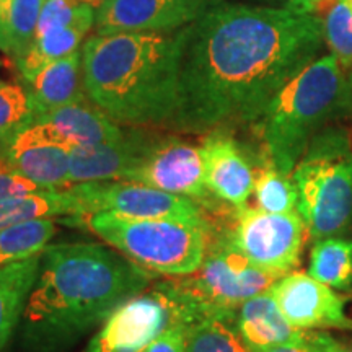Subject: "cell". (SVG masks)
<instances>
[{
	"label": "cell",
	"instance_id": "obj_11",
	"mask_svg": "<svg viewBox=\"0 0 352 352\" xmlns=\"http://www.w3.org/2000/svg\"><path fill=\"white\" fill-rule=\"evenodd\" d=\"M124 135V131L94 103H74L52 109L34 118L7 140L6 147L28 145H59L82 148L114 142Z\"/></svg>",
	"mask_w": 352,
	"mask_h": 352
},
{
	"label": "cell",
	"instance_id": "obj_18",
	"mask_svg": "<svg viewBox=\"0 0 352 352\" xmlns=\"http://www.w3.org/2000/svg\"><path fill=\"white\" fill-rule=\"evenodd\" d=\"M23 82L32 100L34 118L67 104L83 103L88 96L83 87L82 50L44 65Z\"/></svg>",
	"mask_w": 352,
	"mask_h": 352
},
{
	"label": "cell",
	"instance_id": "obj_7",
	"mask_svg": "<svg viewBox=\"0 0 352 352\" xmlns=\"http://www.w3.org/2000/svg\"><path fill=\"white\" fill-rule=\"evenodd\" d=\"M292 179L297 212L315 241L344 233L352 222V144L340 129L320 131L303 153Z\"/></svg>",
	"mask_w": 352,
	"mask_h": 352
},
{
	"label": "cell",
	"instance_id": "obj_40",
	"mask_svg": "<svg viewBox=\"0 0 352 352\" xmlns=\"http://www.w3.org/2000/svg\"><path fill=\"white\" fill-rule=\"evenodd\" d=\"M344 352H352V342H351V346L344 347Z\"/></svg>",
	"mask_w": 352,
	"mask_h": 352
},
{
	"label": "cell",
	"instance_id": "obj_23",
	"mask_svg": "<svg viewBox=\"0 0 352 352\" xmlns=\"http://www.w3.org/2000/svg\"><path fill=\"white\" fill-rule=\"evenodd\" d=\"M308 274L338 290L352 289V241L331 236L316 240Z\"/></svg>",
	"mask_w": 352,
	"mask_h": 352
},
{
	"label": "cell",
	"instance_id": "obj_14",
	"mask_svg": "<svg viewBox=\"0 0 352 352\" xmlns=\"http://www.w3.org/2000/svg\"><path fill=\"white\" fill-rule=\"evenodd\" d=\"M215 3L219 0H103L95 12L96 34L176 32Z\"/></svg>",
	"mask_w": 352,
	"mask_h": 352
},
{
	"label": "cell",
	"instance_id": "obj_1",
	"mask_svg": "<svg viewBox=\"0 0 352 352\" xmlns=\"http://www.w3.org/2000/svg\"><path fill=\"white\" fill-rule=\"evenodd\" d=\"M323 44V21L314 10L215 3L188 26L166 127L208 134L254 122Z\"/></svg>",
	"mask_w": 352,
	"mask_h": 352
},
{
	"label": "cell",
	"instance_id": "obj_33",
	"mask_svg": "<svg viewBox=\"0 0 352 352\" xmlns=\"http://www.w3.org/2000/svg\"><path fill=\"white\" fill-rule=\"evenodd\" d=\"M188 323L176 321L160 334L144 352H186Z\"/></svg>",
	"mask_w": 352,
	"mask_h": 352
},
{
	"label": "cell",
	"instance_id": "obj_4",
	"mask_svg": "<svg viewBox=\"0 0 352 352\" xmlns=\"http://www.w3.org/2000/svg\"><path fill=\"white\" fill-rule=\"evenodd\" d=\"M346 104L344 70L333 54L316 57L280 88L254 121L263 153L283 173L292 175L311 139Z\"/></svg>",
	"mask_w": 352,
	"mask_h": 352
},
{
	"label": "cell",
	"instance_id": "obj_39",
	"mask_svg": "<svg viewBox=\"0 0 352 352\" xmlns=\"http://www.w3.org/2000/svg\"><path fill=\"white\" fill-rule=\"evenodd\" d=\"M0 166H8L6 158H3V155H2V152H0Z\"/></svg>",
	"mask_w": 352,
	"mask_h": 352
},
{
	"label": "cell",
	"instance_id": "obj_12",
	"mask_svg": "<svg viewBox=\"0 0 352 352\" xmlns=\"http://www.w3.org/2000/svg\"><path fill=\"white\" fill-rule=\"evenodd\" d=\"M127 179L147 184L170 195L189 197L206 206L210 204L214 197L206 184L201 147L176 135H157Z\"/></svg>",
	"mask_w": 352,
	"mask_h": 352
},
{
	"label": "cell",
	"instance_id": "obj_26",
	"mask_svg": "<svg viewBox=\"0 0 352 352\" xmlns=\"http://www.w3.org/2000/svg\"><path fill=\"white\" fill-rule=\"evenodd\" d=\"M186 352H248L235 320L206 316L188 324Z\"/></svg>",
	"mask_w": 352,
	"mask_h": 352
},
{
	"label": "cell",
	"instance_id": "obj_15",
	"mask_svg": "<svg viewBox=\"0 0 352 352\" xmlns=\"http://www.w3.org/2000/svg\"><path fill=\"white\" fill-rule=\"evenodd\" d=\"M201 151L210 195L232 208L245 206L253 195L254 168L243 145L227 129H215L208 132Z\"/></svg>",
	"mask_w": 352,
	"mask_h": 352
},
{
	"label": "cell",
	"instance_id": "obj_38",
	"mask_svg": "<svg viewBox=\"0 0 352 352\" xmlns=\"http://www.w3.org/2000/svg\"><path fill=\"white\" fill-rule=\"evenodd\" d=\"M78 2H83V3H88V6L91 7H96L98 8L101 3H103V0H78Z\"/></svg>",
	"mask_w": 352,
	"mask_h": 352
},
{
	"label": "cell",
	"instance_id": "obj_21",
	"mask_svg": "<svg viewBox=\"0 0 352 352\" xmlns=\"http://www.w3.org/2000/svg\"><path fill=\"white\" fill-rule=\"evenodd\" d=\"M94 23L95 20H83L78 23L64 26V28L52 30V32H47L43 36L34 39L26 54L15 63L23 80L34 76L44 65L78 51L83 36Z\"/></svg>",
	"mask_w": 352,
	"mask_h": 352
},
{
	"label": "cell",
	"instance_id": "obj_5",
	"mask_svg": "<svg viewBox=\"0 0 352 352\" xmlns=\"http://www.w3.org/2000/svg\"><path fill=\"white\" fill-rule=\"evenodd\" d=\"M85 226L126 258L164 276H186L204 261L212 227L209 220L129 219L98 212L67 220Z\"/></svg>",
	"mask_w": 352,
	"mask_h": 352
},
{
	"label": "cell",
	"instance_id": "obj_19",
	"mask_svg": "<svg viewBox=\"0 0 352 352\" xmlns=\"http://www.w3.org/2000/svg\"><path fill=\"white\" fill-rule=\"evenodd\" d=\"M41 254L0 264V351L23 318L26 302L38 279Z\"/></svg>",
	"mask_w": 352,
	"mask_h": 352
},
{
	"label": "cell",
	"instance_id": "obj_37",
	"mask_svg": "<svg viewBox=\"0 0 352 352\" xmlns=\"http://www.w3.org/2000/svg\"><path fill=\"white\" fill-rule=\"evenodd\" d=\"M10 138H12L10 134H6V132H2V131H0V152H2V148L6 147L7 140L10 139Z\"/></svg>",
	"mask_w": 352,
	"mask_h": 352
},
{
	"label": "cell",
	"instance_id": "obj_29",
	"mask_svg": "<svg viewBox=\"0 0 352 352\" xmlns=\"http://www.w3.org/2000/svg\"><path fill=\"white\" fill-rule=\"evenodd\" d=\"M34 120V109L25 87L0 82V131L13 135Z\"/></svg>",
	"mask_w": 352,
	"mask_h": 352
},
{
	"label": "cell",
	"instance_id": "obj_6",
	"mask_svg": "<svg viewBox=\"0 0 352 352\" xmlns=\"http://www.w3.org/2000/svg\"><path fill=\"white\" fill-rule=\"evenodd\" d=\"M279 277L258 267L239 252L226 233L210 232L204 261L195 272L179 279L162 280L164 287L182 308L184 321L206 316L236 320L246 300L267 292Z\"/></svg>",
	"mask_w": 352,
	"mask_h": 352
},
{
	"label": "cell",
	"instance_id": "obj_9",
	"mask_svg": "<svg viewBox=\"0 0 352 352\" xmlns=\"http://www.w3.org/2000/svg\"><path fill=\"white\" fill-rule=\"evenodd\" d=\"M233 227L227 239L253 264L284 276L300 264L307 227L300 214H274L259 208H233Z\"/></svg>",
	"mask_w": 352,
	"mask_h": 352
},
{
	"label": "cell",
	"instance_id": "obj_13",
	"mask_svg": "<svg viewBox=\"0 0 352 352\" xmlns=\"http://www.w3.org/2000/svg\"><path fill=\"white\" fill-rule=\"evenodd\" d=\"M270 292L292 327L352 331V318L346 314L347 297L308 272H287L272 284Z\"/></svg>",
	"mask_w": 352,
	"mask_h": 352
},
{
	"label": "cell",
	"instance_id": "obj_35",
	"mask_svg": "<svg viewBox=\"0 0 352 352\" xmlns=\"http://www.w3.org/2000/svg\"><path fill=\"white\" fill-rule=\"evenodd\" d=\"M320 2L321 0H287V6L305 8V10H314Z\"/></svg>",
	"mask_w": 352,
	"mask_h": 352
},
{
	"label": "cell",
	"instance_id": "obj_10",
	"mask_svg": "<svg viewBox=\"0 0 352 352\" xmlns=\"http://www.w3.org/2000/svg\"><path fill=\"white\" fill-rule=\"evenodd\" d=\"M176 321L182 308L157 283L114 308L82 352H144Z\"/></svg>",
	"mask_w": 352,
	"mask_h": 352
},
{
	"label": "cell",
	"instance_id": "obj_28",
	"mask_svg": "<svg viewBox=\"0 0 352 352\" xmlns=\"http://www.w3.org/2000/svg\"><path fill=\"white\" fill-rule=\"evenodd\" d=\"M324 43L344 72L352 70V10L344 0L333 3L323 21Z\"/></svg>",
	"mask_w": 352,
	"mask_h": 352
},
{
	"label": "cell",
	"instance_id": "obj_31",
	"mask_svg": "<svg viewBox=\"0 0 352 352\" xmlns=\"http://www.w3.org/2000/svg\"><path fill=\"white\" fill-rule=\"evenodd\" d=\"M344 347L324 329H308L305 341L280 346L271 352H344Z\"/></svg>",
	"mask_w": 352,
	"mask_h": 352
},
{
	"label": "cell",
	"instance_id": "obj_27",
	"mask_svg": "<svg viewBox=\"0 0 352 352\" xmlns=\"http://www.w3.org/2000/svg\"><path fill=\"white\" fill-rule=\"evenodd\" d=\"M43 3L44 0H12L3 51L10 54L15 63L32 47Z\"/></svg>",
	"mask_w": 352,
	"mask_h": 352
},
{
	"label": "cell",
	"instance_id": "obj_8",
	"mask_svg": "<svg viewBox=\"0 0 352 352\" xmlns=\"http://www.w3.org/2000/svg\"><path fill=\"white\" fill-rule=\"evenodd\" d=\"M67 191L74 206V215L69 220L98 212L129 219L208 220L206 210L195 199L129 179L76 183Z\"/></svg>",
	"mask_w": 352,
	"mask_h": 352
},
{
	"label": "cell",
	"instance_id": "obj_22",
	"mask_svg": "<svg viewBox=\"0 0 352 352\" xmlns=\"http://www.w3.org/2000/svg\"><path fill=\"white\" fill-rule=\"evenodd\" d=\"M72 217L74 206L67 188L44 189L0 201V230L44 217Z\"/></svg>",
	"mask_w": 352,
	"mask_h": 352
},
{
	"label": "cell",
	"instance_id": "obj_20",
	"mask_svg": "<svg viewBox=\"0 0 352 352\" xmlns=\"http://www.w3.org/2000/svg\"><path fill=\"white\" fill-rule=\"evenodd\" d=\"M2 155L8 166L43 189L70 186V151L59 145L3 147Z\"/></svg>",
	"mask_w": 352,
	"mask_h": 352
},
{
	"label": "cell",
	"instance_id": "obj_2",
	"mask_svg": "<svg viewBox=\"0 0 352 352\" xmlns=\"http://www.w3.org/2000/svg\"><path fill=\"white\" fill-rule=\"evenodd\" d=\"M153 280L155 272L104 245L46 246L23 311L26 351L64 352Z\"/></svg>",
	"mask_w": 352,
	"mask_h": 352
},
{
	"label": "cell",
	"instance_id": "obj_36",
	"mask_svg": "<svg viewBox=\"0 0 352 352\" xmlns=\"http://www.w3.org/2000/svg\"><path fill=\"white\" fill-rule=\"evenodd\" d=\"M347 104H352V70L349 80H347Z\"/></svg>",
	"mask_w": 352,
	"mask_h": 352
},
{
	"label": "cell",
	"instance_id": "obj_16",
	"mask_svg": "<svg viewBox=\"0 0 352 352\" xmlns=\"http://www.w3.org/2000/svg\"><path fill=\"white\" fill-rule=\"evenodd\" d=\"M157 135L135 129L124 131L114 142L70 151V184L127 179L140 164Z\"/></svg>",
	"mask_w": 352,
	"mask_h": 352
},
{
	"label": "cell",
	"instance_id": "obj_42",
	"mask_svg": "<svg viewBox=\"0 0 352 352\" xmlns=\"http://www.w3.org/2000/svg\"><path fill=\"white\" fill-rule=\"evenodd\" d=\"M3 263H8V261L3 256H0V264H3Z\"/></svg>",
	"mask_w": 352,
	"mask_h": 352
},
{
	"label": "cell",
	"instance_id": "obj_25",
	"mask_svg": "<svg viewBox=\"0 0 352 352\" xmlns=\"http://www.w3.org/2000/svg\"><path fill=\"white\" fill-rule=\"evenodd\" d=\"M56 235L52 217L34 219L0 230V256L7 261L26 259L41 254Z\"/></svg>",
	"mask_w": 352,
	"mask_h": 352
},
{
	"label": "cell",
	"instance_id": "obj_34",
	"mask_svg": "<svg viewBox=\"0 0 352 352\" xmlns=\"http://www.w3.org/2000/svg\"><path fill=\"white\" fill-rule=\"evenodd\" d=\"M12 0H0V50L3 51L6 46V30H7V19L10 12Z\"/></svg>",
	"mask_w": 352,
	"mask_h": 352
},
{
	"label": "cell",
	"instance_id": "obj_41",
	"mask_svg": "<svg viewBox=\"0 0 352 352\" xmlns=\"http://www.w3.org/2000/svg\"><path fill=\"white\" fill-rule=\"evenodd\" d=\"M344 2L347 3V6H349V8L352 10V0H344Z\"/></svg>",
	"mask_w": 352,
	"mask_h": 352
},
{
	"label": "cell",
	"instance_id": "obj_32",
	"mask_svg": "<svg viewBox=\"0 0 352 352\" xmlns=\"http://www.w3.org/2000/svg\"><path fill=\"white\" fill-rule=\"evenodd\" d=\"M36 191H44V189L32 179L13 171L10 166H0V201Z\"/></svg>",
	"mask_w": 352,
	"mask_h": 352
},
{
	"label": "cell",
	"instance_id": "obj_3",
	"mask_svg": "<svg viewBox=\"0 0 352 352\" xmlns=\"http://www.w3.org/2000/svg\"><path fill=\"white\" fill-rule=\"evenodd\" d=\"M188 26L170 33L124 32L88 38L82 46V70L90 103L118 124H168L178 101Z\"/></svg>",
	"mask_w": 352,
	"mask_h": 352
},
{
	"label": "cell",
	"instance_id": "obj_30",
	"mask_svg": "<svg viewBox=\"0 0 352 352\" xmlns=\"http://www.w3.org/2000/svg\"><path fill=\"white\" fill-rule=\"evenodd\" d=\"M83 20H95L94 7L88 3L78 0H44L34 39L52 30L64 28Z\"/></svg>",
	"mask_w": 352,
	"mask_h": 352
},
{
	"label": "cell",
	"instance_id": "obj_24",
	"mask_svg": "<svg viewBox=\"0 0 352 352\" xmlns=\"http://www.w3.org/2000/svg\"><path fill=\"white\" fill-rule=\"evenodd\" d=\"M254 197L266 212L289 214L297 209V186L292 175H285L261 152V165L254 175Z\"/></svg>",
	"mask_w": 352,
	"mask_h": 352
},
{
	"label": "cell",
	"instance_id": "obj_17",
	"mask_svg": "<svg viewBox=\"0 0 352 352\" xmlns=\"http://www.w3.org/2000/svg\"><path fill=\"white\" fill-rule=\"evenodd\" d=\"M235 327L248 352H271L280 346L297 344L305 341L308 333L289 323L270 290L240 307Z\"/></svg>",
	"mask_w": 352,
	"mask_h": 352
}]
</instances>
